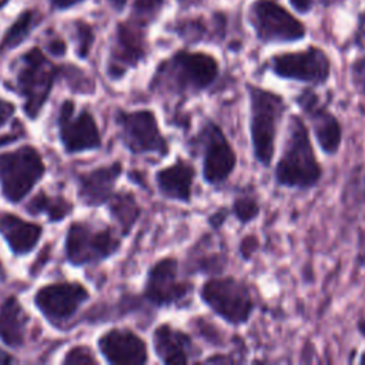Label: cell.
Masks as SVG:
<instances>
[{
  "instance_id": "9c48e42d",
  "label": "cell",
  "mask_w": 365,
  "mask_h": 365,
  "mask_svg": "<svg viewBox=\"0 0 365 365\" xmlns=\"http://www.w3.org/2000/svg\"><path fill=\"white\" fill-rule=\"evenodd\" d=\"M247 21L255 38L264 46L294 44L308 34L304 21L277 0H252L247 10Z\"/></svg>"
},
{
  "instance_id": "74e56055",
  "label": "cell",
  "mask_w": 365,
  "mask_h": 365,
  "mask_svg": "<svg viewBox=\"0 0 365 365\" xmlns=\"http://www.w3.org/2000/svg\"><path fill=\"white\" fill-rule=\"evenodd\" d=\"M48 48H50V51H51L53 54L61 56V54H64L66 46H64L63 40H60V38H54V40H53V41L48 44Z\"/></svg>"
},
{
  "instance_id": "ac0fdd59",
  "label": "cell",
  "mask_w": 365,
  "mask_h": 365,
  "mask_svg": "<svg viewBox=\"0 0 365 365\" xmlns=\"http://www.w3.org/2000/svg\"><path fill=\"white\" fill-rule=\"evenodd\" d=\"M87 298L88 292L83 285L63 282L41 288L34 301L48 321L57 324L71 318Z\"/></svg>"
},
{
  "instance_id": "d4e9b609",
  "label": "cell",
  "mask_w": 365,
  "mask_h": 365,
  "mask_svg": "<svg viewBox=\"0 0 365 365\" xmlns=\"http://www.w3.org/2000/svg\"><path fill=\"white\" fill-rule=\"evenodd\" d=\"M110 212L118 222L123 235H128L141 215V205L130 191L114 192L110 197Z\"/></svg>"
},
{
  "instance_id": "b9f144b4",
  "label": "cell",
  "mask_w": 365,
  "mask_h": 365,
  "mask_svg": "<svg viewBox=\"0 0 365 365\" xmlns=\"http://www.w3.org/2000/svg\"><path fill=\"white\" fill-rule=\"evenodd\" d=\"M3 274V267H1V262H0V275Z\"/></svg>"
},
{
  "instance_id": "f546056e",
  "label": "cell",
  "mask_w": 365,
  "mask_h": 365,
  "mask_svg": "<svg viewBox=\"0 0 365 365\" xmlns=\"http://www.w3.org/2000/svg\"><path fill=\"white\" fill-rule=\"evenodd\" d=\"M167 0H134L133 3V19L150 26L161 14Z\"/></svg>"
},
{
  "instance_id": "44dd1931",
  "label": "cell",
  "mask_w": 365,
  "mask_h": 365,
  "mask_svg": "<svg viewBox=\"0 0 365 365\" xmlns=\"http://www.w3.org/2000/svg\"><path fill=\"white\" fill-rule=\"evenodd\" d=\"M170 30L187 47L201 43H215L225 36V16L220 13L211 20L202 14L184 16L175 20Z\"/></svg>"
},
{
  "instance_id": "2e32d148",
  "label": "cell",
  "mask_w": 365,
  "mask_h": 365,
  "mask_svg": "<svg viewBox=\"0 0 365 365\" xmlns=\"http://www.w3.org/2000/svg\"><path fill=\"white\" fill-rule=\"evenodd\" d=\"M197 178L198 168L184 155H177L170 164L160 167L154 174L158 195L182 205H191L194 202Z\"/></svg>"
},
{
  "instance_id": "d6986e66",
  "label": "cell",
  "mask_w": 365,
  "mask_h": 365,
  "mask_svg": "<svg viewBox=\"0 0 365 365\" xmlns=\"http://www.w3.org/2000/svg\"><path fill=\"white\" fill-rule=\"evenodd\" d=\"M228 250L225 245H217L212 234H202L187 250L181 261V269L185 275L211 277L224 274L228 268Z\"/></svg>"
},
{
  "instance_id": "4dcf8cb0",
  "label": "cell",
  "mask_w": 365,
  "mask_h": 365,
  "mask_svg": "<svg viewBox=\"0 0 365 365\" xmlns=\"http://www.w3.org/2000/svg\"><path fill=\"white\" fill-rule=\"evenodd\" d=\"M348 77L352 90L359 97H365V51L355 56V58L351 61Z\"/></svg>"
},
{
  "instance_id": "ba28073f",
  "label": "cell",
  "mask_w": 365,
  "mask_h": 365,
  "mask_svg": "<svg viewBox=\"0 0 365 365\" xmlns=\"http://www.w3.org/2000/svg\"><path fill=\"white\" fill-rule=\"evenodd\" d=\"M291 103L307 123L317 148L327 157H335L344 144V127L329 103L315 87L308 86H302L291 97Z\"/></svg>"
},
{
  "instance_id": "ffe728a7",
  "label": "cell",
  "mask_w": 365,
  "mask_h": 365,
  "mask_svg": "<svg viewBox=\"0 0 365 365\" xmlns=\"http://www.w3.org/2000/svg\"><path fill=\"white\" fill-rule=\"evenodd\" d=\"M98 345L110 364L143 365L150 361L147 342L128 328H114L106 332Z\"/></svg>"
},
{
  "instance_id": "d6a6232c",
  "label": "cell",
  "mask_w": 365,
  "mask_h": 365,
  "mask_svg": "<svg viewBox=\"0 0 365 365\" xmlns=\"http://www.w3.org/2000/svg\"><path fill=\"white\" fill-rule=\"evenodd\" d=\"M76 30H77V40H78L77 54L84 58L88 54V50L93 44V30L84 21H77L76 23Z\"/></svg>"
},
{
  "instance_id": "f35d334b",
  "label": "cell",
  "mask_w": 365,
  "mask_h": 365,
  "mask_svg": "<svg viewBox=\"0 0 365 365\" xmlns=\"http://www.w3.org/2000/svg\"><path fill=\"white\" fill-rule=\"evenodd\" d=\"M50 1L57 9H67V7H71V6H74V4H77L83 0H50Z\"/></svg>"
},
{
  "instance_id": "6da1fadb",
  "label": "cell",
  "mask_w": 365,
  "mask_h": 365,
  "mask_svg": "<svg viewBox=\"0 0 365 365\" xmlns=\"http://www.w3.org/2000/svg\"><path fill=\"white\" fill-rule=\"evenodd\" d=\"M221 63L208 51L182 47L163 58L148 83L151 93L177 103L174 117H182L181 107L210 94L221 81Z\"/></svg>"
},
{
  "instance_id": "8fae6325",
  "label": "cell",
  "mask_w": 365,
  "mask_h": 365,
  "mask_svg": "<svg viewBox=\"0 0 365 365\" xmlns=\"http://www.w3.org/2000/svg\"><path fill=\"white\" fill-rule=\"evenodd\" d=\"M44 164L33 147L0 154V184L9 201H20L43 177Z\"/></svg>"
},
{
  "instance_id": "5b68a950",
  "label": "cell",
  "mask_w": 365,
  "mask_h": 365,
  "mask_svg": "<svg viewBox=\"0 0 365 365\" xmlns=\"http://www.w3.org/2000/svg\"><path fill=\"white\" fill-rule=\"evenodd\" d=\"M197 297L215 318L231 328L248 325L257 309L250 284L225 272L205 277L197 287Z\"/></svg>"
},
{
  "instance_id": "9a60e30c",
  "label": "cell",
  "mask_w": 365,
  "mask_h": 365,
  "mask_svg": "<svg viewBox=\"0 0 365 365\" xmlns=\"http://www.w3.org/2000/svg\"><path fill=\"white\" fill-rule=\"evenodd\" d=\"M153 351L160 362L185 365L202 361V348L194 335L171 322L158 324L151 335Z\"/></svg>"
},
{
  "instance_id": "52a82bcc",
  "label": "cell",
  "mask_w": 365,
  "mask_h": 365,
  "mask_svg": "<svg viewBox=\"0 0 365 365\" xmlns=\"http://www.w3.org/2000/svg\"><path fill=\"white\" fill-rule=\"evenodd\" d=\"M195 294L194 278L182 272L175 255H164L150 265L143 297L154 308L185 309L192 305Z\"/></svg>"
},
{
  "instance_id": "8992f818",
  "label": "cell",
  "mask_w": 365,
  "mask_h": 365,
  "mask_svg": "<svg viewBox=\"0 0 365 365\" xmlns=\"http://www.w3.org/2000/svg\"><path fill=\"white\" fill-rule=\"evenodd\" d=\"M261 70L284 81L321 88L332 77V60L322 47L308 44L298 50L272 53L264 60Z\"/></svg>"
},
{
  "instance_id": "7402d4cb",
  "label": "cell",
  "mask_w": 365,
  "mask_h": 365,
  "mask_svg": "<svg viewBox=\"0 0 365 365\" xmlns=\"http://www.w3.org/2000/svg\"><path fill=\"white\" fill-rule=\"evenodd\" d=\"M123 173V164L115 161L106 167H98L80 177V197L88 205H98L110 200L114 185Z\"/></svg>"
},
{
  "instance_id": "cb8c5ba5",
  "label": "cell",
  "mask_w": 365,
  "mask_h": 365,
  "mask_svg": "<svg viewBox=\"0 0 365 365\" xmlns=\"http://www.w3.org/2000/svg\"><path fill=\"white\" fill-rule=\"evenodd\" d=\"M29 317L17 298L9 297L0 305V338L13 348H19L24 342Z\"/></svg>"
},
{
  "instance_id": "3957f363",
  "label": "cell",
  "mask_w": 365,
  "mask_h": 365,
  "mask_svg": "<svg viewBox=\"0 0 365 365\" xmlns=\"http://www.w3.org/2000/svg\"><path fill=\"white\" fill-rule=\"evenodd\" d=\"M244 88L252 160L267 170L272 167L277 157L278 135L291 111V104L284 94L261 84L247 81Z\"/></svg>"
},
{
  "instance_id": "d590c367",
  "label": "cell",
  "mask_w": 365,
  "mask_h": 365,
  "mask_svg": "<svg viewBox=\"0 0 365 365\" xmlns=\"http://www.w3.org/2000/svg\"><path fill=\"white\" fill-rule=\"evenodd\" d=\"M288 3L298 14H308L314 7V0H288Z\"/></svg>"
},
{
  "instance_id": "7c38bea8",
  "label": "cell",
  "mask_w": 365,
  "mask_h": 365,
  "mask_svg": "<svg viewBox=\"0 0 365 365\" xmlns=\"http://www.w3.org/2000/svg\"><path fill=\"white\" fill-rule=\"evenodd\" d=\"M56 76L57 67L44 57L40 48H31L24 54L17 76V86L26 100L24 108L30 118L37 117L50 94Z\"/></svg>"
},
{
  "instance_id": "ab89813d",
  "label": "cell",
  "mask_w": 365,
  "mask_h": 365,
  "mask_svg": "<svg viewBox=\"0 0 365 365\" xmlns=\"http://www.w3.org/2000/svg\"><path fill=\"white\" fill-rule=\"evenodd\" d=\"M204 0H177V3H178V6L181 7V9H190V7H197V6H200L201 3H202Z\"/></svg>"
},
{
  "instance_id": "e0dca14e",
  "label": "cell",
  "mask_w": 365,
  "mask_h": 365,
  "mask_svg": "<svg viewBox=\"0 0 365 365\" xmlns=\"http://www.w3.org/2000/svg\"><path fill=\"white\" fill-rule=\"evenodd\" d=\"M58 128L61 141L70 153L97 148L101 145L100 131L93 115L87 110L76 114L74 104L70 100L64 101L60 108Z\"/></svg>"
},
{
  "instance_id": "1f68e13d",
  "label": "cell",
  "mask_w": 365,
  "mask_h": 365,
  "mask_svg": "<svg viewBox=\"0 0 365 365\" xmlns=\"http://www.w3.org/2000/svg\"><path fill=\"white\" fill-rule=\"evenodd\" d=\"M230 218H231V212H230V207L227 204V205H220L215 210H212L205 217V222L212 232H218V231H221V228H224V225L228 222Z\"/></svg>"
},
{
  "instance_id": "5bb4252c",
  "label": "cell",
  "mask_w": 365,
  "mask_h": 365,
  "mask_svg": "<svg viewBox=\"0 0 365 365\" xmlns=\"http://www.w3.org/2000/svg\"><path fill=\"white\" fill-rule=\"evenodd\" d=\"M147 27L135 19L117 26L114 46L110 54L108 74L111 78H121L130 68L137 67L148 54Z\"/></svg>"
},
{
  "instance_id": "277c9868",
  "label": "cell",
  "mask_w": 365,
  "mask_h": 365,
  "mask_svg": "<svg viewBox=\"0 0 365 365\" xmlns=\"http://www.w3.org/2000/svg\"><path fill=\"white\" fill-rule=\"evenodd\" d=\"M185 150L200 158L202 182L210 188L224 187L235 174L238 154L227 133L212 117H202L185 143Z\"/></svg>"
},
{
  "instance_id": "4fadbf2b",
  "label": "cell",
  "mask_w": 365,
  "mask_h": 365,
  "mask_svg": "<svg viewBox=\"0 0 365 365\" xmlns=\"http://www.w3.org/2000/svg\"><path fill=\"white\" fill-rule=\"evenodd\" d=\"M120 245L121 241L110 228L94 230L84 222L71 224L66 240L67 258L76 265L108 258L118 251Z\"/></svg>"
},
{
  "instance_id": "8d00e7d4",
  "label": "cell",
  "mask_w": 365,
  "mask_h": 365,
  "mask_svg": "<svg viewBox=\"0 0 365 365\" xmlns=\"http://www.w3.org/2000/svg\"><path fill=\"white\" fill-rule=\"evenodd\" d=\"M13 113H14V106L7 100L0 98V127L13 115Z\"/></svg>"
},
{
  "instance_id": "30bf717a",
  "label": "cell",
  "mask_w": 365,
  "mask_h": 365,
  "mask_svg": "<svg viewBox=\"0 0 365 365\" xmlns=\"http://www.w3.org/2000/svg\"><path fill=\"white\" fill-rule=\"evenodd\" d=\"M115 123L121 143L130 153L135 155H154L157 158H167L171 154V143L153 110H118Z\"/></svg>"
},
{
  "instance_id": "83f0119b",
  "label": "cell",
  "mask_w": 365,
  "mask_h": 365,
  "mask_svg": "<svg viewBox=\"0 0 365 365\" xmlns=\"http://www.w3.org/2000/svg\"><path fill=\"white\" fill-rule=\"evenodd\" d=\"M27 211L30 214L46 212L51 221H60L71 211V204L61 197H50L46 192H38L27 204Z\"/></svg>"
},
{
  "instance_id": "7a4b0ae2",
  "label": "cell",
  "mask_w": 365,
  "mask_h": 365,
  "mask_svg": "<svg viewBox=\"0 0 365 365\" xmlns=\"http://www.w3.org/2000/svg\"><path fill=\"white\" fill-rule=\"evenodd\" d=\"M284 125L279 154L272 163L274 185L298 192L312 191L324 178V165L311 131L299 113L289 111Z\"/></svg>"
},
{
  "instance_id": "4316f807",
  "label": "cell",
  "mask_w": 365,
  "mask_h": 365,
  "mask_svg": "<svg viewBox=\"0 0 365 365\" xmlns=\"http://www.w3.org/2000/svg\"><path fill=\"white\" fill-rule=\"evenodd\" d=\"M38 20L40 17L36 11H31V10L23 11L6 31L0 43V51H7L10 48L17 47L20 43H23L30 34V31L33 30V27L38 23Z\"/></svg>"
},
{
  "instance_id": "484cf974",
  "label": "cell",
  "mask_w": 365,
  "mask_h": 365,
  "mask_svg": "<svg viewBox=\"0 0 365 365\" xmlns=\"http://www.w3.org/2000/svg\"><path fill=\"white\" fill-rule=\"evenodd\" d=\"M231 218H234L240 225L247 227L255 222L261 212H262V204L259 201V197L257 192L244 188L242 191H238L228 204Z\"/></svg>"
},
{
  "instance_id": "f1b7e54d",
  "label": "cell",
  "mask_w": 365,
  "mask_h": 365,
  "mask_svg": "<svg viewBox=\"0 0 365 365\" xmlns=\"http://www.w3.org/2000/svg\"><path fill=\"white\" fill-rule=\"evenodd\" d=\"M190 325L195 336L202 341L207 345L215 346V348H225L228 346V342L224 338L222 329L217 327L212 321H210L204 315H195L190 319Z\"/></svg>"
},
{
  "instance_id": "603a6c76",
  "label": "cell",
  "mask_w": 365,
  "mask_h": 365,
  "mask_svg": "<svg viewBox=\"0 0 365 365\" xmlns=\"http://www.w3.org/2000/svg\"><path fill=\"white\" fill-rule=\"evenodd\" d=\"M0 231L16 254L30 252L41 235L40 225L27 222L9 212L0 214Z\"/></svg>"
},
{
  "instance_id": "e575fe53",
  "label": "cell",
  "mask_w": 365,
  "mask_h": 365,
  "mask_svg": "<svg viewBox=\"0 0 365 365\" xmlns=\"http://www.w3.org/2000/svg\"><path fill=\"white\" fill-rule=\"evenodd\" d=\"M96 358L90 349L86 346H76L71 351L67 352L64 358V364H73V365H80V364H96Z\"/></svg>"
},
{
  "instance_id": "60d3db41",
  "label": "cell",
  "mask_w": 365,
  "mask_h": 365,
  "mask_svg": "<svg viewBox=\"0 0 365 365\" xmlns=\"http://www.w3.org/2000/svg\"><path fill=\"white\" fill-rule=\"evenodd\" d=\"M108 3L111 4V7H113V9H115V10L121 11V10L124 9V6H125L127 0H108Z\"/></svg>"
},
{
  "instance_id": "836d02e7",
  "label": "cell",
  "mask_w": 365,
  "mask_h": 365,
  "mask_svg": "<svg viewBox=\"0 0 365 365\" xmlns=\"http://www.w3.org/2000/svg\"><path fill=\"white\" fill-rule=\"evenodd\" d=\"M259 245V240L255 234H245L240 238L237 252L242 261H251L254 254L257 252Z\"/></svg>"
}]
</instances>
